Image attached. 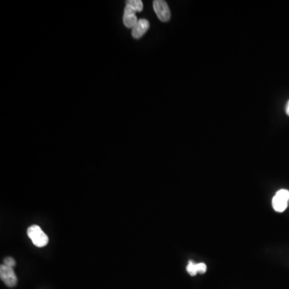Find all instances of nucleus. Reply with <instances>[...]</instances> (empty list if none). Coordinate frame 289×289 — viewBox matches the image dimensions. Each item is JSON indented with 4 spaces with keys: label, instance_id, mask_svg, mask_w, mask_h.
<instances>
[{
    "label": "nucleus",
    "instance_id": "nucleus-3",
    "mask_svg": "<svg viewBox=\"0 0 289 289\" xmlns=\"http://www.w3.org/2000/svg\"><path fill=\"white\" fill-rule=\"evenodd\" d=\"M153 6L156 15L161 22H167L170 20L171 13L166 1L155 0L153 1Z\"/></svg>",
    "mask_w": 289,
    "mask_h": 289
},
{
    "label": "nucleus",
    "instance_id": "nucleus-10",
    "mask_svg": "<svg viewBox=\"0 0 289 289\" xmlns=\"http://www.w3.org/2000/svg\"><path fill=\"white\" fill-rule=\"evenodd\" d=\"M198 273L204 274L207 272V265L204 263H199L197 264Z\"/></svg>",
    "mask_w": 289,
    "mask_h": 289
},
{
    "label": "nucleus",
    "instance_id": "nucleus-11",
    "mask_svg": "<svg viewBox=\"0 0 289 289\" xmlns=\"http://www.w3.org/2000/svg\"><path fill=\"white\" fill-rule=\"evenodd\" d=\"M286 113L289 116V101L288 102L287 105H286Z\"/></svg>",
    "mask_w": 289,
    "mask_h": 289
},
{
    "label": "nucleus",
    "instance_id": "nucleus-6",
    "mask_svg": "<svg viewBox=\"0 0 289 289\" xmlns=\"http://www.w3.org/2000/svg\"><path fill=\"white\" fill-rule=\"evenodd\" d=\"M139 19L137 18L136 12L128 6H126L124 11L123 22L124 24L128 28H134L136 25Z\"/></svg>",
    "mask_w": 289,
    "mask_h": 289
},
{
    "label": "nucleus",
    "instance_id": "nucleus-8",
    "mask_svg": "<svg viewBox=\"0 0 289 289\" xmlns=\"http://www.w3.org/2000/svg\"><path fill=\"white\" fill-rule=\"evenodd\" d=\"M187 271L189 274L192 276V277H195L197 275V273H199L197 270V264H195L191 260L189 261L188 265L187 267Z\"/></svg>",
    "mask_w": 289,
    "mask_h": 289
},
{
    "label": "nucleus",
    "instance_id": "nucleus-9",
    "mask_svg": "<svg viewBox=\"0 0 289 289\" xmlns=\"http://www.w3.org/2000/svg\"><path fill=\"white\" fill-rule=\"evenodd\" d=\"M4 264L6 266L10 267V268H14L15 266V261L13 258L6 257L4 259Z\"/></svg>",
    "mask_w": 289,
    "mask_h": 289
},
{
    "label": "nucleus",
    "instance_id": "nucleus-5",
    "mask_svg": "<svg viewBox=\"0 0 289 289\" xmlns=\"http://www.w3.org/2000/svg\"><path fill=\"white\" fill-rule=\"evenodd\" d=\"M149 28V23L147 19H140L132 30V36L134 39H140Z\"/></svg>",
    "mask_w": 289,
    "mask_h": 289
},
{
    "label": "nucleus",
    "instance_id": "nucleus-7",
    "mask_svg": "<svg viewBox=\"0 0 289 289\" xmlns=\"http://www.w3.org/2000/svg\"><path fill=\"white\" fill-rule=\"evenodd\" d=\"M126 3V6L132 9L135 12H141L143 10V2L141 0H128Z\"/></svg>",
    "mask_w": 289,
    "mask_h": 289
},
{
    "label": "nucleus",
    "instance_id": "nucleus-2",
    "mask_svg": "<svg viewBox=\"0 0 289 289\" xmlns=\"http://www.w3.org/2000/svg\"><path fill=\"white\" fill-rule=\"evenodd\" d=\"M289 201V191L282 189L277 191L273 199V207L277 212H284L287 209Z\"/></svg>",
    "mask_w": 289,
    "mask_h": 289
},
{
    "label": "nucleus",
    "instance_id": "nucleus-4",
    "mask_svg": "<svg viewBox=\"0 0 289 289\" xmlns=\"http://www.w3.org/2000/svg\"><path fill=\"white\" fill-rule=\"evenodd\" d=\"M0 277L7 287H15L17 285V277L13 268L2 264L0 266Z\"/></svg>",
    "mask_w": 289,
    "mask_h": 289
},
{
    "label": "nucleus",
    "instance_id": "nucleus-1",
    "mask_svg": "<svg viewBox=\"0 0 289 289\" xmlns=\"http://www.w3.org/2000/svg\"><path fill=\"white\" fill-rule=\"evenodd\" d=\"M27 235L32 241L34 245L38 247H44L48 243V235L38 225H32L27 229Z\"/></svg>",
    "mask_w": 289,
    "mask_h": 289
}]
</instances>
